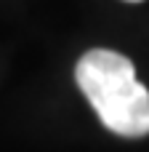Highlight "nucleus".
<instances>
[{"label":"nucleus","instance_id":"nucleus-1","mask_svg":"<svg viewBox=\"0 0 149 152\" xmlns=\"http://www.w3.org/2000/svg\"><path fill=\"white\" fill-rule=\"evenodd\" d=\"M75 80L112 134L128 139L149 134V88L136 77L128 56L93 48L77 61Z\"/></svg>","mask_w":149,"mask_h":152},{"label":"nucleus","instance_id":"nucleus-2","mask_svg":"<svg viewBox=\"0 0 149 152\" xmlns=\"http://www.w3.org/2000/svg\"><path fill=\"white\" fill-rule=\"evenodd\" d=\"M128 3H139V0H128Z\"/></svg>","mask_w":149,"mask_h":152}]
</instances>
